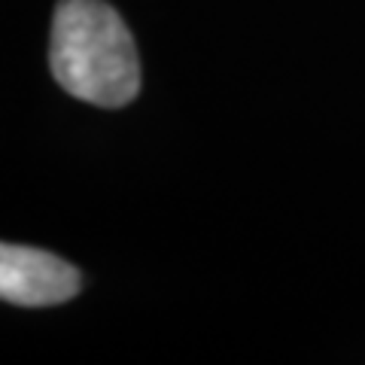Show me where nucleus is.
<instances>
[{
  "mask_svg": "<svg viewBox=\"0 0 365 365\" xmlns=\"http://www.w3.org/2000/svg\"><path fill=\"white\" fill-rule=\"evenodd\" d=\"M52 76L67 95L119 110L140 91L137 46L104 0H58L49 46Z\"/></svg>",
  "mask_w": 365,
  "mask_h": 365,
  "instance_id": "1",
  "label": "nucleus"
},
{
  "mask_svg": "<svg viewBox=\"0 0 365 365\" xmlns=\"http://www.w3.org/2000/svg\"><path fill=\"white\" fill-rule=\"evenodd\" d=\"M83 277L46 250L0 244V299L21 307H49L73 299Z\"/></svg>",
  "mask_w": 365,
  "mask_h": 365,
  "instance_id": "2",
  "label": "nucleus"
}]
</instances>
